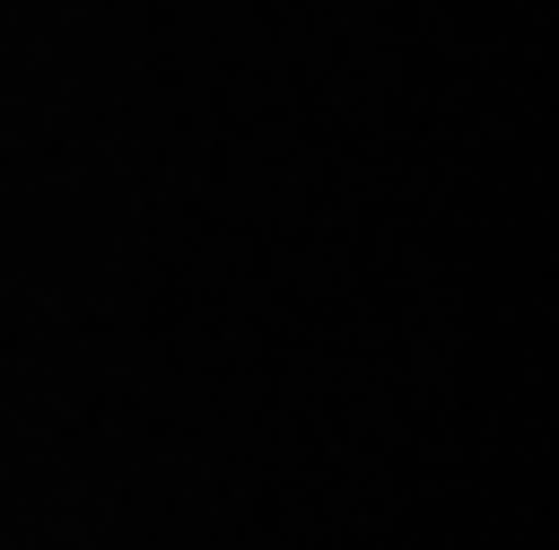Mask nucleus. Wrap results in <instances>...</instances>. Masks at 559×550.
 <instances>
[]
</instances>
